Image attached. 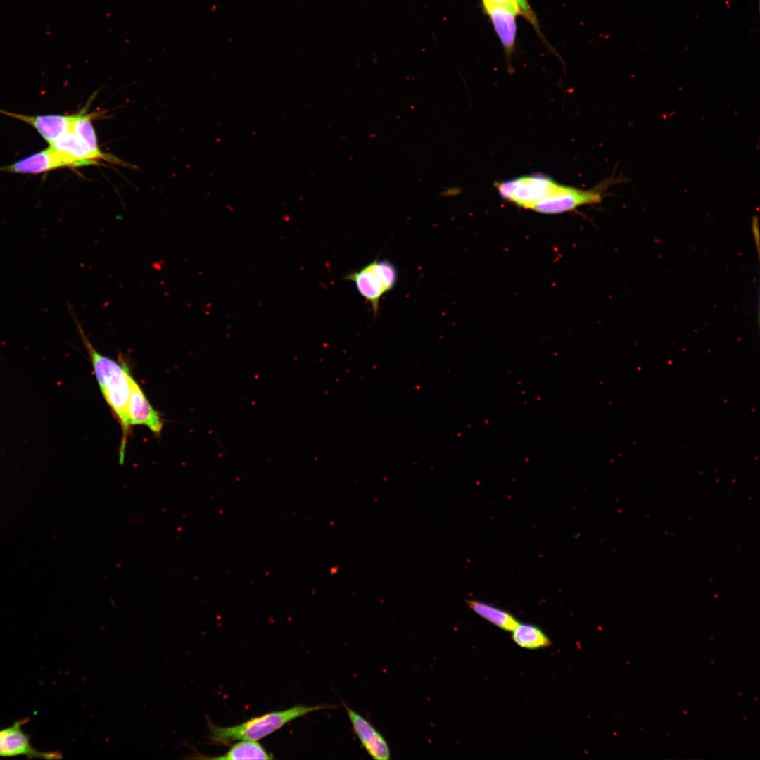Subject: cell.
I'll return each mask as SVG.
<instances>
[{
	"label": "cell",
	"instance_id": "6da1fadb",
	"mask_svg": "<svg viewBox=\"0 0 760 760\" xmlns=\"http://www.w3.org/2000/svg\"><path fill=\"white\" fill-rule=\"evenodd\" d=\"M70 315L77 325L82 341L89 355L91 362L101 393L110 407L122 429V436L119 450V462L123 464L127 438L131 426L128 420V402L130 393V379L132 376L129 366L118 362L99 353L87 338L72 305L66 301Z\"/></svg>",
	"mask_w": 760,
	"mask_h": 760
},
{
	"label": "cell",
	"instance_id": "3957f363",
	"mask_svg": "<svg viewBox=\"0 0 760 760\" xmlns=\"http://www.w3.org/2000/svg\"><path fill=\"white\" fill-rule=\"evenodd\" d=\"M629 181L626 177H610L603 180L595 189L583 190L559 184L547 197L533 206L531 210L536 213L555 215L569 212L578 207L600 203L604 191L610 186Z\"/></svg>",
	"mask_w": 760,
	"mask_h": 760
},
{
	"label": "cell",
	"instance_id": "d6986e66",
	"mask_svg": "<svg viewBox=\"0 0 760 760\" xmlns=\"http://www.w3.org/2000/svg\"><path fill=\"white\" fill-rule=\"evenodd\" d=\"M483 6L488 4H509L519 8V0H481ZM520 10V8H519Z\"/></svg>",
	"mask_w": 760,
	"mask_h": 760
},
{
	"label": "cell",
	"instance_id": "ba28073f",
	"mask_svg": "<svg viewBox=\"0 0 760 760\" xmlns=\"http://www.w3.org/2000/svg\"><path fill=\"white\" fill-rule=\"evenodd\" d=\"M483 6L489 16L507 58H510L515 46L516 18L521 15L519 8L509 4H488Z\"/></svg>",
	"mask_w": 760,
	"mask_h": 760
},
{
	"label": "cell",
	"instance_id": "ac0fdd59",
	"mask_svg": "<svg viewBox=\"0 0 760 760\" xmlns=\"http://www.w3.org/2000/svg\"><path fill=\"white\" fill-rule=\"evenodd\" d=\"M519 6L521 11V15H523L529 23L535 27L538 33H539V25L537 18L531 8L527 0H519Z\"/></svg>",
	"mask_w": 760,
	"mask_h": 760
},
{
	"label": "cell",
	"instance_id": "9a60e30c",
	"mask_svg": "<svg viewBox=\"0 0 760 760\" xmlns=\"http://www.w3.org/2000/svg\"><path fill=\"white\" fill-rule=\"evenodd\" d=\"M272 756L257 741L241 740L234 745L223 756L208 759H271Z\"/></svg>",
	"mask_w": 760,
	"mask_h": 760
},
{
	"label": "cell",
	"instance_id": "4fadbf2b",
	"mask_svg": "<svg viewBox=\"0 0 760 760\" xmlns=\"http://www.w3.org/2000/svg\"><path fill=\"white\" fill-rule=\"evenodd\" d=\"M468 607L476 614L495 626L512 631L519 621L509 612L479 600H467Z\"/></svg>",
	"mask_w": 760,
	"mask_h": 760
},
{
	"label": "cell",
	"instance_id": "8992f818",
	"mask_svg": "<svg viewBox=\"0 0 760 760\" xmlns=\"http://www.w3.org/2000/svg\"><path fill=\"white\" fill-rule=\"evenodd\" d=\"M27 721V718L18 720L0 730V756L23 755L30 759H61L62 754L58 752H42L31 745L29 735L22 729V726Z\"/></svg>",
	"mask_w": 760,
	"mask_h": 760
},
{
	"label": "cell",
	"instance_id": "5b68a950",
	"mask_svg": "<svg viewBox=\"0 0 760 760\" xmlns=\"http://www.w3.org/2000/svg\"><path fill=\"white\" fill-rule=\"evenodd\" d=\"M63 167H76L96 164L99 160L119 163V159L106 153L99 154L72 131H69L49 144Z\"/></svg>",
	"mask_w": 760,
	"mask_h": 760
},
{
	"label": "cell",
	"instance_id": "30bf717a",
	"mask_svg": "<svg viewBox=\"0 0 760 760\" xmlns=\"http://www.w3.org/2000/svg\"><path fill=\"white\" fill-rule=\"evenodd\" d=\"M0 113L18 120L34 127L49 144L71 130L74 115H30L0 109Z\"/></svg>",
	"mask_w": 760,
	"mask_h": 760
},
{
	"label": "cell",
	"instance_id": "8fae6325",
	"mask_svg": "<svg viewBox=\"0 0 760 760\" xmlns=\"http://www.w3.org/2000/svg\"><path fill=\"white\" fill-rule=\"evenodd\" d=\"M63 167L55 152L49 146L12 164L0 167V172L38 175Z\"/></svg>",
	"mask_w": 760,
	"mask_h": 760
},
{
	"label": "cell",
	"instance_id": "9c48e42d",
	"mask_svg": "<svg viewBox=\"0 0 760 760\" xmlns=\"http://www.w3.org/2000/svg\"><path fill=\"white\" fill-rule=\"evenodd\" d=\"M355 734L368 754L376 760L391 759V750L384 736L360 714L343 702Z\"/></svg>",
	"mask_w": 760,
	"mask_h": 760
},
{
	"label": "cell",
	"instance_id": "52a82bcc",
	"mask_svg": "<svg viewBox=\"0 0 760 760\" xmlns=\"http://www.w3.org/2000/svg\"><path fill=\"white\" fill-rule=\"evenodd\" d=\"M127 412L131 427L134 425L145 426L156 436L161 434L163 421L133 376L130 379Z\"/></svg>",
	"mask_w": 760,
	"mask_h": 760
},
{
	"label": "cell",
	"instance_id": "7a4b0ae2",
	"mask_svg": "<svg viewBox=\"0 0 760 760\" xmlns=\"http://www.w3.org/2000/svg\"><path fill=\"white\" fill-rule=\"evenodd\" d=\"M333 707L327 704L296 705L284 711L265 714L230 727L217 726L206 716L208 737L213 744H228L239 740L258 741L297 718L312 711Z\"/></svg>",
	"mask_w": 760,
	"mask_h": 760
},
{
	"label": "cell",
	"instance_id": "e0dca14e",
	"mask_svg": "<svg viewBox=\"0 0 760 760\" xmlns=\"http://www.w3.org/2000/svg\"><path fill=\"white\" fill-rule=\"evenodd\" d=\"M368 265L382 282L386 293L393 289L398 281V272L393 264L386 260H375Z\"/></svg>",
	"mask_w": 760,
	"mask_h": 760
},
{
	"label": "cell",
	"instance_id": "7c38bea8",
	"mask_svg": "<svg viewBox=\"0 0 760 760\" xmlns=\"http://www.w3.org/2000/svg\"><path fill=\"white\" fill-rule=\"evenodd\" d=\"M343 279L355 283L358 293L370 303L373 314L376 316L379 311V300L386 291L369 265L367 264L359 271L346 274Z\"/></svg>",
	"mask_w": 760,
	"mask_h": 760
},
{
	"label": "cell",
	"instance_id": "2e32d148",
	"mask_svg": "<svg viewBox=\"0 0 760 760\" xmlns=\"http://www.w3.org/2000/svg\"><path fill=\"white\" fill-rule=\"evenodd\" d=\"M92 115L84 112L74 114L71 130L84 141L95 153L102 154L98 145L96 135L91 124Z\"/></svg>",
	"mask_w": 760,
	"mask_h": 760
},
{
	"label": "cell",
	"instance_id": "5bb4252c",
	"mask_svg": "<svg viewBox=\"0 0 760 760\" xmlns=\"http://www.w3.org/2000/svg\"><path fill=\"white\" fill-rule=\"evenodd\" d=\"M512 632L513 641L522 648L538 650L551 645L549 637L539 627L531 623L519 622Z\"/></svg>",
	"mask_w": 760,
	"mask_h": 760
},
{
	"label": "cell",
	"instance_id": "277c9868",
	"mask_svg": "<svg viewBox=\"0 0 760 760\" xmlns=\"http://www.w3.org/2000/svg\"><path fill=\"white\" fill-rule=\"evenodd\" d=\"M559 184L550 176L532 174L497 182L494 186L502 198L517 207L531 210L534 205L552 194Z\"/></svg>",
	"mask_w": 760,
	"mask_h": 760
},
{
	"label": "cell",
	"instance_id": "ffe728a7",
	"mask_svg": "<svg viewBox=\"0 0 760 760\" xmlns=\"http://www.w3.org/2000/svg\"><path fill=\"white\" fill-rule=\"evenodd\" d=\"M752 232H753L754 241L756 242V248H757V251H758V253H759V227H758V217L756 216H754L753 217V219H752Z\"/></svg>",
	"mask_w": 760,
	"mask_h": 760
}]
</instances>
